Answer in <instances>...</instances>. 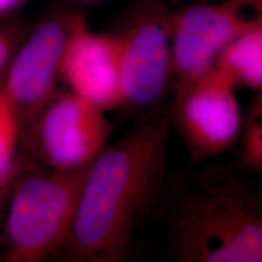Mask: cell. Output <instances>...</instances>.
Returning <instances> with one entry per match:
<instances>
[{
  "label": "cell",
  "instance_id": "obj_9",
  "mask_svg": "<svg viewBox=\"0 0 262 262\" xmlns=\"http://www.w3.org/2000/svg\"><path fill=\"white\" fill-rule=\"evenodd\" d=\"M71 15L50 16L33 29L12 58L3 88L22 122L31 124L57 93Z\"/></svg>",
  "mask_w": 262,
  "mask_h": 262
},
{
  "label": "cell",
  "instance_id": "obj_12",
  "mask_svg": "<svg viewBox=\"0 0 262 262\" xmlns=\"http://www.w3.org/2000/svg\"><path fill=\"white\" fill-rule=\"evenodd\" d=\"M251 104L242 131V160L245 165L262 171V91Z\"/></svg>",
  "mask_w": 262,
  "mask_h": 262
},
{
  "label": "cell",
  "instance_id": "obj_7",
  "mask_svg": "<svg viewBox=\"0 0 262 262\" xmlns=\"http://www.w3.org/2000/svg\"><path fill=\"white\" fill-rule=\"evenodd\" d=\"M106 111L72 91H57L31 123L37 156L49 169H85L110 145Z\"/></svg>",
  "mask_w": 262,
  "mask_h": 262
},
{
  "label": "cell",
  "instance_id": "obj_5",
  "mask_svg": "<svg viewBox=\"0 0 262 262\" xmlns=\"http://www.w3.org/2000/svg\"><path fill=\"white\" fill-rule=\"evenodd\" d=\"M261 18L262 0H205L171 12L173 94L212 70L222 51Z\"/></svg>",
  "mask_w": 262,
  "mask_h": 262
},
{
  "label": "cell",
  "instance_id": "obj_15",
  "mask_svg": "<svg viewBox=\"0 0 262 262\" xmlns=\"http://www.w3.org/2000/svg\"><path fill=\"white\" fill-rule=\"evenodd\" d=\"M4 191H5V183H0V205H2L3 194H4Z\"/></svg>",
  "mask_w": 262,
  "mask_h": 262
},
{
  "label": "cell",
  "instance_id": "obj_13",
  "mask_svg": "<svg viewBox=\"0 0 262 262\" xmlns=\"http://www.w3.org/2000/svg\"><path fill=\"white\" fill-rule=\"evenodd\" d=\"M12 41L8 34L0 32V71L5 67L11 56Z\"/></svg>",
  "mask_w": 262,
  "mask_h": 262
},
{
  "label": "cell",
  "instance_id": "obj_1",
  "mask_svg": "<svg viewBox=\"0 0 262 262\" xmlns=\"http://www.w3.org/2000/svg\"><path fill=\"white\" fill-rule=\"evenodd\" d=\"M171 113L149 117L90 164L64 248L71 257L113 261L127 254L162 189Z\"/></svg>",
  "mask_w": 262,
  "mask_h": 262
},
{
  "label": "cell",
  "instance_id": "obj_11",
  "mask_svg": "<svg viewBox=\"0 0 262 262\" xmlns=\"http://www.w3.org/2000/svg\"><path fill=\"white\" fill-rule=\"evenodd\" d=\"M19 117L11 100L0 88V183H6L11 171Z\"/></svg>",
  "mask_w": 262,
  "mask_h": 262
},
{
  "label": "cell",
  "instance_id": "obj_3",
  "mask_svg": "<svg viewBox=\"0 0 262 262\" xmlns=\"http://www.w3.org/2000/svg\"><path fill=\"white\" fill-rule=\"evenodd\" d=\"M88 168L73 171L48 168L22 179L6 217L10 261L38 262L64 248Z\"/></svg>",
  "mask_w": 262,
  "mask_h": 262
},
{
  "label": "cell",
  "instance_id": "obj_2",
  "mask_svg": "<svg viewBox=\"0 0 262 262\" xmlns=\"http://www.w3.org/2000/svg\"><path fill=\"white\" fill-rule=\"evenodd\" d=\"M170 250L182 262H262V195L234 176L195 183L176 201Z\"/></svg>",
  "mask_w": 262,
  "mask_h": 262
},
{
  "label": "cell",
  "instance_id": "obj_6",
  "mask_svg": "<svg viewBox=\"0 0 262 262\" xmlns=\"http://www.w3.org/2000/svg\"><path fill=\"white\" fill-rule=\"evenodd\" d=\"M237 89L214 67L173 94L171 123L194 160L224 155L241 140L244 118Z\"/></svg>",
  "mask_w": 262,
  "mask_h": 262
},
{
  "label": "cell",
  "instance_id": "obj_4",
  "mask_svg": "<svg viewBox=\"0 0 262 262\" xmlns=\"http://www.w3.org/2000/svg\"><path fill=\"white\" fill-rule=\"evenodd\" d=\"M171 12L148 3L134 12L119 32L122 107L145 112L175 90Z\"/></svg>",
  "mask_w": 262,
  "mask_h": 262
},
{
  "label": "cell",
  "instance_id": "obj_10",
  "mask_svg": "<svg viewBox=\"0 0 262 262\" xmlns=\"http://www.w3.org/2000/svg\"><path fill=\"white\" fill-rule=\"evenodd\" d=\"M215 68L237 88L262 91V18L222 51Z\"/></svg>",
  "mask_w": 262,
  "mask_h": 262
},
{
  "label": "cell",
  "instance_id": "obj_14",
  "mask_svg": "<svg viewBox=\"0 0 262 262\" xmlns=\"http://www.w3.org/2000/svg\"><path fill=\"white\" fill-rule=\"evenodd\" d=\"M22 0H0V15L9 12L10 10L16 8Z\"/></svg>",
  "mask_w": 262,
  "mask_h": 262
},
{
  "label": "cell",
  "instance_id": "obj_8",
  "mask_svg": "<svg viewBox=\"0 0 262 262\" xmlns=\"http://www.w3.org/2000/svg\"><path fill=\"white\" fill-rule=\"evenodd\" d=\"M60 78L68 90L106 112L122 107L119 44L116 33L95 32L80 14H72Z\"/></svg>",
  "mask_w": 262,
  "mask_h": 262
}]
</instances>
